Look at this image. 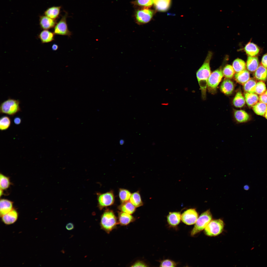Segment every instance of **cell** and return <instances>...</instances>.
I'll return each instance as SVG.
<instances>
[{
	"mask_svg": "<svg viewBox=\"0 0 267 267\" xmlns=\"http://www.w3.org/2000/svg\"><path fill=\"white\" fill-rule=\"evenodd\" d=\"M212 55L209 52L204 63L196 72V77L201 90L202 98L205 99L208 78L211 74L210 62Z\"/></svg>",
	"mask_w": 267,
	"mask_h": 267,
	"instance_id": "1",
	"label": "cell"
},
{
	"mask_svg": "<svg viewBox=\"0 0 267 267\" xmlns=\"http://www.w3.org/2000/svg\"><path fill=\"white\" fill-rule=\"evenodd\" d=\"M118 223L116 217L112 210H106L101 216V228L108 233L114 229Z\"/></svg>",
	"mask_w": 267,
	"mask_h": 267,
	"instance_id": "2",
	"label": "cell"
},
{
	"mask_svg": "<svg viewBox=\"0 0 267 267\" xmlns=\"http://www.w3.org/2000/svg\"><path fill=\"white\" fill-rule=\"evenodd\" d=\"M20 101L18 100L9 98L1 103L0 106V113L11 116H13L21 111L20 107Z\"/></svg>",
	"mask_w": 267,
	"mask_h": 267,
	"instance_id": "3",
	"label": "cell"
},
{
	"mask_svg": "<svg viewBox=\"0 0 267 267\" xmlns=\"http://www.w3.org/2000/svg\"><path fill=\"white\" fill-rule=\"evenodd\" d=\"M212 218V215L209 210L202 213L198 218L191 231V236H193L204 229Z\"/></svg>",
	"mask_w": 267,
	"mask_h": 267,
	"instance_id": "4",
	"label": "cell"
},
{
	"mask_svg": "<svg viewBox=\"0 0 267 267\" xmlns=\"http://www.w3.org/2000/svg\"><path fill=\"white\" fill-rule=\"evenodd\" d=\"M224 224L221 219L211 220L204 229L206 235L211 237L219 235L223 231Z\"/></svg>",
	"mask_w": 267,
	"mask_h": 267,
	"instance_id": "5",
	"label": "cell"
},
{
	"mask_svg": "<svg viewBox=\"0 0 267 267\" xmlns=\"http://www.w3.org/2000/svg\"><path fill=\"white\" fill-rule=\"evenodd\" d=\"M223 76L222 71L220 69L216 70L211 73L207 82V89L209 92L212 94L216 92Z\"/></svg>",
	"mask_w": 267,
	"mask_h": 267,
	"instance_id": "6",
	"label": "cell"
},
{
	"mask_svg": "<svg viewBox=\"0 0 267 267\" xmlns=\"http://www.w3.org/2000/svg\"><path fill=\"white\" fill-rule=\"evenodd\" d=\"M67 14L65 13L54 27V33L56 35L67 36L70 37L71 32L68 27L67 22Z\"/></svg>",
	"mask_w": 267,
	"mask_h": 267,
	"instance_id": "7",
	"label": "cell"
},
{
	"mask_svg": "<svg viewBox=\"0 0 267 267\" xmlns=\"http://www.w3.org/2000/svg\"><path fill=\"white\" fill-rule=\"evenodd\" d=\"M154 12L153 10L148 8L138 10L136 13L135 16L137 22L141 24L149 22L151 19Z\"/></svg>",
	"mask_w": 267,
	"mask_h": 267,
	"instance_id": "8",
	"label": "cell"
},
{
	"mask_svg": "<svg viewBox=\"0 0 267 267\" xmlns=\"http://www.w3.org/2000/svg\"><path fill=\"white\" fill-rule=\"evenodd\" d=\"M98 200L99 207L100 210L105 207L112 205L114 201V197L113 192L111 191L99 195Z\"/></svg>",
	"mask_w": 267,
	"mask_h": 267,
	"instance_id": "9",
	"label": "cell"
},
{
	"mask_svg": "<svg viewBox=\"0 0 267 267\" xmlns=\"http://www.w3.org/2000/svg\"><path fill=\"white\" fill-rule=\"evenodd\" d=\"M198 216V214L195 209H189L184 211L181 215V220L185 224L191 225L195 223Z\"/></svg>",
	"mask_w": 267,
	"mask_h": 267,
	"instance_id": "10",
	"label": "cell"
},
{
	"mask_svg": "<svg viewBox=\"0 0 267 267\" xmlns=\"http://www.w3.org/2000/svg\"><path fill=\"white\" fill-rule=\"evenodd\" d=\"M181 215L179 212H170L167 217V221L170 227H177L181 220Z\"/></svg>",
	"mask_w": 267,
	"mask_h": 267,
	"instance_id": "11",
	"label": "cell"
},
{
	"mask_svg": "<svg viewBox=\"0 0 267 267\" xmlns=\"http://www.w3.org/2000/svg\"><path fill=\"white\" fill-rule=\"evenodd\" d=\"M233 116L236 123L238 124L246 123L250 119L249 115L245 111L242 110H235L234 111Z\"/></svg>",
	"mask_w": 267,
	"mask_h": 267,
	"instance_id": "12",
	"label": "cell"
},
{
	"mask_svg": "<svg viewBox=\"0 0 267 267\" xmlns=\"http://www.w3.org/2000/svg\"><path fill=\"white\" fill-rule=\"evenodd\" d=\"M55 20L51 19L46 16H40L39 24L41 28L43 30H48L55 27L56 24Z\"/></svg>",
	"mask_w": 267,
	"mask_h": 267,
	"instance_id": "13",
	"label": "cell"
},
{
	"mask_svg": "<svg viewBox=\"0 0 267 267\" xmlns=\"http://www.w3.org/2000/svg\"><path fill=\"white\" fill-rule=\"evenodd\" d=\"M18 216L17 212L13 209L6 214L2 216V222L7 225L10 224L14 223L17 220Z\"/></svg>",
	"mask_w": 267,
	"mask_h": 267,
	"instance_id": "14",
	"label": "cell"
},
{
	"mask_svg": "<svg viewBox=\"0 0 267 267\" xmlns=\"http://www.w3.org/2000/svg\"><path fill=\"white\" fill-rule=\"evenodd\" d=\"M135 220L131 214L122 211L118 213V223L122 225H127Z\"/></svg>",
	"mask_w": 267,
	"mask_h": 267,
	"instance_id": "15",
	"label": "cell"
},
{
	"mask_svg": "<svg viewBox=\"0 0 267 267\" xmlns=\"http://www.w3.org/2000/svg\"><path fill=\"white\" fill-rule=\"evenodd\" d=\"M234 87L233 82L229 79L226 78L222 82L220 89L222 92L225 94L229 95L232 93Z\"/></svg>",
	"mask_w": 267,
	"mask_h": 267,
	"instance_id": "16",
	"label": "cell"
},
{
	"mask_svg": "<svg viewBox=\"0 0 267 267\" xmlns=\"http://www.w3.org/2000/svg\"><path fill=\"white\" fill-rule=\"evenodd\" d=\"M13 202L5 199H1L0 201V213L1 216L8 213L13 209Z\"/></svg>",
	"mask_w": 267,
	"mask_h": 267,
	"instance_id": "17",
	"label": "cell"
},
{
	"mask_svg": "<svg viewBox=\"0 0 267 267\" xmlns=\"http://www.w3.org/2000/svg\"><path fill=\"white\" fill-rule=\"evenodd\" d=\"M234 78L239 83L244 85L250 79V74L245 69L234 74Z\"/></svg>",
	"mask_w": 267,
	"mask_h": 267,
	"instance_id": "18",
	"label": "cell"
},
{
	"mask_svg": "<svg viewBox=\"0 0 267 267\" xmlns=\"http://www.w3.org/2000/svg\"><path fill=\"white\" fill-rule=\"evenodd\" d=\"M54 34L48 30H43L39 34L38 37L42 43H47L54 40Z\"/></svg>",
	"mask_w": 267,
	"mask_h": 267,
	"instance_id": "19",
	"label": "cell"
},
{
	"mask_svg": "<svg viewBox=\"0 0 267 267\" xmlns=\"http://www.w3.org/2000/svg\"><path fill=\"white\" fill-rule=\"evenodd\" d=\"M61 6H53L47 9L44 12V14L48 17L55 20L58 17L60 13Z\"/></svg>",
	"mask_w": 267,
	"mask_h": 267,
	"instance_id": "20",
	"label": "cell"
},
{
	"mask_svg": "<svg viewBox=\"0 0 267 267\" xmlns=\"http://www.w3.org/2000/svg\"><path fill=\"white\" fill-rule=\"evenodd\" d=\"M259 62L257 57L255 56H249L247 58L246 67L250 71H255L259 66Z\"/></svg>",
	"mask_w": 267,
	"mask_h": 267,
	"instance_id": "21",
	"label": "cell"
},
{
	"mask_svg": "<svg viewBox=\"0 0 267 267\" xmlns=\"http://www.w3.org/2000/svg\"><path fill=\"white\" fill-rule=\"evenodd\" d=\"M254 75L255 78L258 80H265L267 77V68L260 65L256 70Z\"/></svg>",
	"mask_w": 267,
	"mask_h": 267,
	"instance_id": "22",
	"label": "cell"
},
{
	"mask_svg": "<svg viewBox=\"0 0 267 267\" xmlns=\"http://www.w3.org/2000/svg\"><path fill=\"white\" fill-rule=\"evenodd\" d=\"M244 96L245 101L247 105L250 107H253L256 104L259 100L257 95L255 93H251L245 92Z\"/></svg>",
	"mask_w": 267,
	"mask_h": 267,
	"instance_id": "23",
	"label": "cell"
},
{
	"mask_svg": "<svg viewBox=\"0 0 267 267\" xmlns=\"http://www.w3.org/2000/svg\"><path fill=\"white\" fill-rule=\"evenodd\" d=\"M245 50L246 53L251 56H255L259 52L260 49L255 44L249 42L245 46Z\"/></svg>",
	"mask_w": 267,
	"mask_h": 267,
	"instance_id": "24",
	"label": "cell"
},
{
	"mask_svg": "<svg viewBox=\"0 0 267 267\" xmlns=\"http://www.w3.org/2000/svg\"><path fill=\"white\" fill-rule=\"evenodd\" d=\"M135 208L131 202L128 201L122 203L118 207L121 211L131 214L134 212Z\"/></svg>",
	"mask_w": 267,
	"mask_h": 267,
	"instance_id": "25",
	"label": "cell"
},
{
	"mask_svg": "<svg viewBox=\"0 0 267 267\" xmlns=\"http://www.w3.org/2000/svg\"><path fill=\"white\" fill-rule=\"evenodd\" d=\"M257 82L255 79L250 78L243 85L244 89L246 92L255 93L256 85Z\"/></svg>",
	"mask_w": 267,
	"mask_h": 267,
	"instance_id": "26",
	"label": "cell"
},
{
	"mask_svg": "<svg viewBox=\"0 0 267 267\" xmlns=\"http://www.w3.org/2000/svg\"><path fill=\"white\" fill-rule=\"evenodd\" d=\"M267 109V104L259 102L252 107L253 111L257 114L264 116Z\"/></svg>",
	"mask_w": 267,
	"mask_h": 267,
	"instance_id": "27",
	"label": "cell"
},
{
	"mask_svg": "<svg viewBox=\"0 0 267 267\" xmlns=\"http://www.w3.org/2000/svg\"><path fill=\"white\" fill-rule=\"evenodd\" d=\"M233 103L234 106L237 108H241L245 105V99L240 91H238L236 93L233 100Z\"/></svg>",
	"mask_w": 267,
	"mask_h": 267,
	"instance_id": "28",
	"label": "cell"
},
{
	"mask_svg": "<svg viewBox=\"0 0 267 267\" xmlns=\"http://www.w3.org/2000/svg\"><path fill=\"white\" fill-rule=\"evenodd\" d=\"M131 202L136 207H138L143 205L141 196L138 191L133 193L130 199Z\"/></svg>",
	"mask_w": 267,
	"mask_h": 267,
	"instance_id": "29",
	"label": "cell"
},
{
	"mask_svg": "<svg viewBox=\"0 0 267 267\" xmlns=\"http://www.w3.org/2000/svg\"><path fill=\"white\" fill-rule=\"evenodd\" d=\"M170 0L158 1L154 2L156 9L158 11H164L169 8L170 4Z\"/></svg>",
	"mask_w": 267,
	"mask_h": 267,
	"instance_id": "30",
	"label": "cell"
},
{
	"mask_svg": "<svg viewBox=\"0 0 267 267\" xmlns=\"http://www.w3.org/2000/svg\"><path fill=\"white\" fill-rule=\"evenodd\" d=\"M232 67L235 72L238 73L245 69L246 64L244 61L238 58L234 61L232 64Z\"/></svg>",
	"mask_w": 267,
	"mask_h": 267,
	"instance_id": "31",
	"label": "cell"
},
{
	"mask_svg": "<svg viewBox=\"0 0 267 267\" xmlns=\"http://www.w3.org/2000/svg\"><path fill=\"white\" fill-rule=\"evenodd\" d=\"M11 124L10 118L7 116H2L0 119V129L1 131L6 130L8 129Z\"/></svg>",
	"mask_w": 267,
	"mask_h": 267,
	"instance_id": "32",
	"label": "cell"
},
{
	"mask_svg": "<svg viewBox=\"0 0 267 267\" xmlns=\"http://www.w3.org/2000/svg\"><path fill=\"white\" fill-rule=\"evenodd\" d=\"M131 195V192L127 189L120 188L119 190V196L122 203L128 201Z\"/></svg>",
	"mask_w": 267,
	"mask_h": 267,
	"instance_id": "33",
	"label": "cell"
},
{
	"mask_svg": "<svg viewBox=\"0 0 267 267\" xmlns=\"http://www.w3.org/2000/svg\"><path fill=\"white\" fill-rule=\"evenodd\" d=\"M222 71L223 76L229 79L232 78L235 74V71L233 67L229 65H226Z\"/></svg>",
	"mask_w": 267,
	"mask_h": 267,
	"instance_id": "34",
	"label": "cell"
},
{
	"mask_svg": "<svg viewBox=\"0 0 267 267\" xmlns=\"http://www.w3.org/2000/svg\"><path fill=\"white\" fill-rule=\"evenodd\" d=\"M11 183L9 178L1 174L0 175V189L5 190L8 189Z\"/></svg>",
	"mask_w": 267,
	"mask_h": 267,
	"instance_id": "35",
	"label": "cell"
},
{
	"mask_svg": "<svg viewBox=\"0 0 267 267\" xmlns=\"http://www.w3.org/2000/svg\"><path fill=\"white\" fill-rule=\"evenodd\" d=\"M266 90V87L265 83L262 81L257 82L255 88V93L260 95Z\"/></svg>",
	"mask_w": 267,
	"mask_h": 267,
	"instance_id": "36",
	"label": "cell"
},
{
	"mask_svg": "<svg viewBox=\"0 0 267 267\" xmlns=\"http://www.w3.org/2000/svg\"><path fill=\"white\" fill-rule=\"evenodd\" d=\"M177 265L174 261L169 259L163 260L160 262V267H176Z\"/></svg>",
	"mask_w": 267,
	"mask_h": 267,
	"instance_id": "37",
	"label": "cell"
},
{
	"mask_svg": "<svg viewBox=\"0 0 267 267\" xmlns=\"http://www.w3.org/2000/svg\"><path fill=\"white\" fill-rule=\"evenodd\" d=\"M135 2L139 6L149 7L153 3L154 0H135Z\"/></svg>",
	"mask_w": 267,
	"mask_h": 267,
	"instance_id": "38",
	"label": "cell"
},
{
	"mask_svg": "<svg viewBox=\"0 0 267 267\" xmlns=\"http://www.w3.org/2000/svg\"><path fill=\"white\" fill-rule=\"evenodd\" d=\"M259 98V102L267 104V90L260 95Z\"/></svg>",
	"mask_w": 267,
	"mask_h": 267,
	"instance_id": "39",
	"label": "cell"
},
{
	"mask_svg": "<svg viewBox=\"0 0 267 267\" xmlns=\"http://www.w3.org/2000/svg\"><path fill=\"white\" fill-rule=\"evenodd\" d=\"M142 261H138L135 263L131 266L132 267H147L148 266Z\"/></svg>",
	"mask_w": 267,
	"mask_h": 267,
	"instance_id": "40",
	"label": "cell"
},
{
	"mask_svg": "<svg viewBox=\"0 0 267 267\" xmlns=\"http://www.w3.org/2000/svg\"><path fill=\"white\" fill-rule=\"evenodd\" d=\"M261 65L267 68V53L263 56L261 61Z\"/></svg>",
	"mask_w": 267,
	"mask_h": 267,
	"instance_id": "41",
	"label": "cell"
},
{
	"mask_svg": "<svg viewBox=\"0 0 267 267\" xmlns=\"http://www.w3.org/2000/svg\"><path fill=\"white\" fill-rule=\"evenodd\" d=\"M66 228L68 230H71L73 229L74 228V225L72 223H69L66 225Z\"/></svg>",
	"mask_w": 267,
	"mask_h": 267,
	"instance_id": "42",
	"label": "cell"
},
{
	"mask_svg": "<svg viewBox=\"0 0 267 267\" xmlns=\"http://www.w3.org/2000/svg\"><path fill=\"white\" fill-rule=\"evenodd\" d=\"M21 118L19 117H15L14 120V123L17 125L20 124L21 122Z\"/></svg>",
	"mask_w": 267,
	"mask_h": 267,
	"instance_id": "43",
	"label": "cell"
},
{
	"mask_svg": "<svg viewBox=\"0 0 267 267\" xmlns=\"http://www.w3.org/2000/svg\"><path fill=\"white\" fill-rule=\"evenodd\" d=\"M58 45L56 44H54L52 46V49L53 51H56L58 49Z\"/></svg>",
	"mask_w": 267,
	"mask_h": 267,
	"instance_id": "44",
	"label": "cell"
},
{
	"mask_svg": "<svg viewBox=\"0 0 267 267\" xmlns=\"http://www.w3.org/2000/svg\"><path fill=\"white\" fill-rule=\"evenodd\" d=\"M249 186L247 185H246L244 187V189L246 190H248L249 189Z\"/></svg>",
	"mask_w": 267,
	"mask_h": 267,
	"instance_id": "45",
	"label": "cell"
},
{
	"mask_svg": "<svg viewBox=\"0 0 267 267\" xmlns=\"http://www.w3.org/2000/svg\"><path fill=\"white\" fill-rule=\"evenodd\" d=\"M3 190L0 189V196H1L3 194Z\"/></svg>",
	"mask_w": 267,
	"mask_h": 267,
	"instance_id": "46",
	"label": "cell"
},
{
	"mask_svg": "<svg viewBox=\"0 0 267 267\" xmlns=\"http://www.w3.org/2000/svg\"><path fill=\"white\" fill-rule=\"evenodd\" d=\"M265 117L267 119V109L266 113L264 115Z\"/></svg>",
	"mask_w": 267,
	"mask_h": 267,
	"instance_id": "47",
	"label": "cell"
},
{
	"mask_svg": "<svg viewBox=\"0 0 267 267\" xmlns=\"http://www.w3.org/2000/svg\"><path fill=\"white\" fill-rule=\"evenodd\" d=\"M120 143L121 145H122L124 143V141L123 140H121L120 141Z\"/></svg>",
	"mask_w": 267,
	"mask_h": 267,
	"instance_id": "48",
	"label": "cell"
},
{
	"mask_svg": "<svg viewBox=\"0 0 267 267\" xmlns=\"http://www.w3.org/2000/svg\"><path fill=\"white\" fill-rule=\"evenodd\" d=\"M154 0V2H156V1H163V0Z\"/></svg>",
	"mask_w": 267,
	"mask_h": 267,
	"instance_id": "49",
	"label": "cell"
}]
</instances>
